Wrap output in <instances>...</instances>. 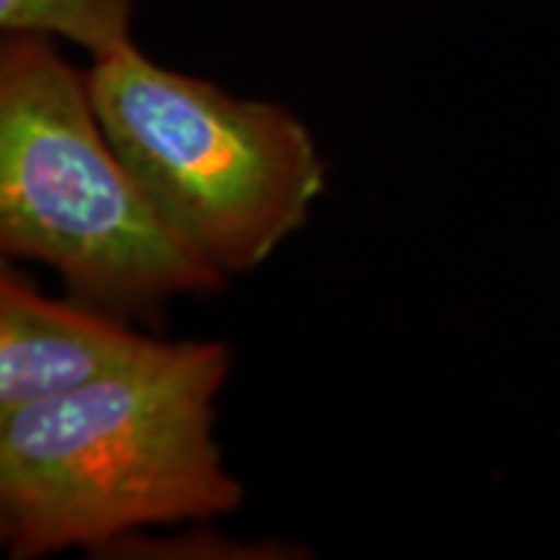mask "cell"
I'll list each match as a JSON object with an SVG mask.
<instances>
[{
    "label": "cell",
    "instance_id": "cell-1",
    "mask_svg": "<svg viewBox=\"0 0 560 560\" xmlns=\"http://www.w3.org/2000/svg\"><path fill=\"white\" fill-rule=\"evenodd\" d=\"M219 340H156L130 366L0 416V540L13 560L107 548L132 529L231 514L213 441Z\"/></svg>",
    "mask_w": 560,
    "mask_h": 560
},
{
    "label": "cell",
    "instance_id": "cell-2",
    "mask_svg": "<svg viewBox=\"0 0 560 560\" xmlns=\"http://www.w3.org/2000/svg\"><path fill=\"white\" fill-rule=\"evenodd\" d=\"M0 249L55 268L75 299L140 312L221 289L104 136L89 79L42 34L0 47Z\"/></svg>",
    "mask_w": 560,
    "mask_h": 560
},
{
    "label": "cell",
    "instance_id": "cell-3",
    "mask_svg": "<svg viewBox=\"0 0 560 560\" xmlns=\"http://www.w3.org/2000/svg\"><path fill=\"white\" fill-rule=\"evenodd\" d=\"M89 94L104 136L166 221L221 272L262 265L325 192L306 125L156 66L136 45L94 60Z\"/></svg>",
    "mask_w": 560,
    "mask_h": 560
},
{
    "label": "cell",
    "instance_id": "cell-4",
    "mask_svg": "<svg viewBox=\"0 0 560 560\" xmlns=\"http://www.w3.org/2000/svg\"><path fill=\"white\" fill-rule=\"evenodd\" d=\"M151 338L83 301H55L0 272V416L68 395L136 363Z\"/></svg>",
    "mask_w": 560,
    "mask_h": 560
},
{
    "label": "cell",
    "instance_id": "cell-5",
    "mask_svg": "<svg viewBox=\"0 0 560 560\" xmlns=\"http://www.w3.org/2000/svg\"><path fill=\"white\" fill-rule=\"evenodd\" d=\"M136 0H0L5 34H55L102 60L132 45Z\"/></svg>",
    "mask_w": 560,
    "mask_h": 560
}]
</instances>
